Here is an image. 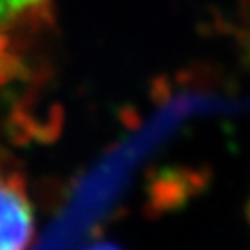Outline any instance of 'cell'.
I'll return each instance as SVG.
<instances>
[{
	"mask_svg": "<svg viewBox=\"0 0 250 250\" xmlns=\"http://www.w3.org/2000/svg\"><path fill=\"white\" fill-rule=\"evenodd\" d=\"M41 0H0V22L9 21L28 8L39 4Z\"/></svg>",
	"mask_w": 250,
	"mask_h": 250,
	"instance_id": "7a4b0ae2",
	"label": "cell"
},
{
	"mask_svg": "<svg viewBox=\"0 0 250 250\" xmlns=\"http://www.w3.org/2000/svg\"><path fill=\"white\" fill-rule=\"evenodd\" d=\"M32 233L34 211L28 198L0 174V250L26 247Z\"/></svg>",
	"mask_w": 250,
	"mask_h": 250,
	"instance_id": "6da1fadb",
	"label": "cell"
}]
</instances>
